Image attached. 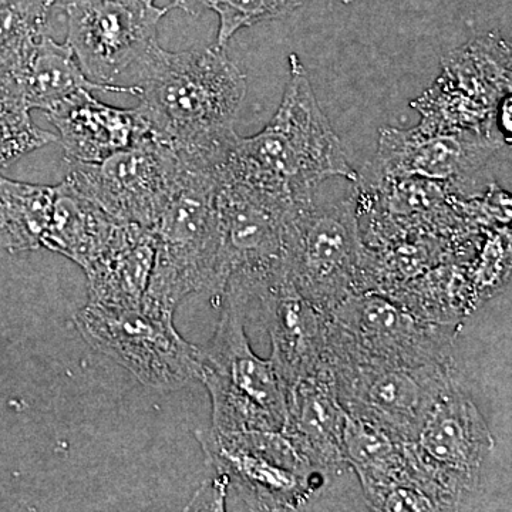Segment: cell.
Wrapping results in <instances>:
<instances>
[{"label": "cell", "instance_id": "6da1fadb", "mask_svg": "<svg viewBox=\"0 0 512 512\" xmlns=\"http://www.w3.org/2000/svg\"><path fill=\"white\" fill-rule=\"evenodd\" d=\"M137 69V109L156 140L183 156L220 161L247 94V76L225 47L167 52L158 45Z\"/></svg>", "mask_w": 512, "mask_h": 512}, {"label": "cell", "instance_id": "7a4b0ae2", "mask_svg": "<svg viewBox=\"0 0 512 512\" xmlns=\"http://www.w3.org/2000/svg\"><path fill=\"white\" fill-rule=\"evenodd\" d=\"M288 63V84L274 117L255 136L237 134L218 173L295 205L311 200L332 178L356 183L357 171L316 99L301 57L292 53Z\"/></svg>", "mask_w": 512, "mask_h": 512}, {"label": "cell", "instance_id": "3957f363", "mask_svg": "<svg viewBox=\"0 0 512 512\" xmlns=\"http://www.w3.org/2000/svg\"><path fill=\"white\" fill-rule=\"evenodd\" d=\"M178 154V153H177ZM183 171L173 197L151 231L156 255L143 302L175 312L188 296L222 288L217 161L181 156Z\"/></svg>", "mask_w": 512, "mask_h": 512}, {"label": "cell", "instance_id": "277c9868", "mask_svg": "<svg viewBox=\"0 0 512 512\" xmlns=\"http://www.w3.org/2000/svg\"><path fill=\"white\" fill-rule=\"evenodd\" d=\"M357 191L338 201L293 205L286 220L284 285L319 311L332 313L362 292L367 248Z\"/></svg>", "mask_w": 512, "mask_h": 512}, {"label": "cell", "instance_id": "5b68a950", "mask_svg": "<svg viewBox=\"0 0 512 512\" xmlns=\"http://www.w3.org/2000/svg\"><path fill=\"white\" fill-rule=\"evenodd\" d=\"M210 474L224 488L227 507L299 511L318 500L330 480L293 447L282 431H195Z\"/></svg>", "mask_w": 512, "mask_h": 512}, {"label": "cell", "instance_id": "8992f818", "mask_svg": "<svg viewBox=\"0 0 512 512\" xmlns=\"http://www.w3.org/2000/svg\"><path fill=\"white\" fill-rule=\"evenodd\" d=\"M221 316L208 345L201 348L198 380L211 399V429L282 431L286 390L271 359L256 356L245 332L247 309L222 296Z\"/></svg>", "mask_w": 512, "mask_h": 512}, {"label": "cell", "instance_id": "52a82bcc", "mask_svg": "<svg viewBox=\"0 0 512 512\" xmlns=\"http://www.w3.org/2000/svg\"><path fill=\"white\" fill-rule=\"evenodd\" d=\"M217 204L224 284L220 299L228 296L247 309L284 285L285 229L293 204L221 175Z\"/></svg>", "mask_w": 512, "mask_h": 512}, {"label": "cell", "instance_id": "ba28073f", "mask_svg": "<svg viewBox=\"0 0 512 512\" xmlns=\"http://www.w3.org/2000/svg\"><path fill=\"white\" fill-rule=\"evenodd\" d=\"M82 338L151 389H181L200 375L201 348L178 333L174 313L141 301L128 308L87 302L74 316Z\"/></svg>", "mask_w": 512, "mask_h": 512}, {"label": "cell", "instance_id": "9c48e42d", "mask_svg": "<svg viewBox=\"0 0 512 512\" xmlns=\"http://www.w3.org/2000/svg\"><path fill=\"white\" fill-rule=\"evenodd\" d=\"M328 360L426 366L453 363L448 325L420 318L382 295L355 293L329 315Z\"/></svg>", "mask_w": 512, "mask_h": 512}, {"label": "cell", "instance_id": "30bf717a", "mask_svg": "<svg viewBox=\"0 0 512 512\" xmlns=\"http://www.w3.org/2000/svg\"><path fill=\"white\" fill-rule=\"evenodd\" d=\"M440 77L414 100L421 133H498L497 111L511 93V46L487 33L441 59ZM501 133V131H500Z\"/></svg>", "mask_w": 512, "mask_h": 512}, {"label": "cell", "instance_id": "8fae6325", "mask_svg": "<svg viewBox=\"0 0 512 512\" xmlns=\"http://www.w3.org/2000/svg\"><path fill=\"white\" fill-rule=\"evenodd\" d=\"M336 393L345 412L413 443L440 397L457 379L454 363L393 366L330 360Z\"/></svg>", "mask_w": 512, "mask_h": 512}, {"label": "cell", "instance_id": "7c38bea8", "mask_svg": "<svg viewBox=\"0 0 512 512\" xmlns=\"http://www.w3.org/2000/svg\"><path fill=\"white\" fill-rule=\"evenodd\" d=\"M64 180L119 222L153 228L173 197L183 160L154 137L99 163H67Z\"/></svg>", "mask_w": 512, "mask_h": 512}, {"label": "cell", "instance_id": "4fadbf2b", "mask_svg": "<svg viewBox=\"0 0 512 512\" xmlns=\"http://www.w3.org/2000/svg\"><path fill=\"white\" fill-rule=\"evenodd\" d=\"M66 43L84 74L104 86L137 67L158 46L157 30L170 8L143 0H64Z\"/></svg>", "mask_w": 512, "mask_h": 512}, {"label": "cell", "instance_id": "5bb4252c", "mask_svg": "<svg viewBox=\"0 0 512 512\" xmlns=\"http://www.w3.org/2000/svg\"><path fill=\"white\" fill-rule=\"evenodd\" d=\"M412 447L454 507L476 488L495 440L458 377L431 410Z\"/></svg>", "mask_w": 512, "mask_h": 512}, {"label": "cell", "instance_id": "9a60e30c", "mask_svg": "<svg viewBox=\"0 0 512 512\" xmlns=\"http://www.w3.org/2000/svg\"><path fill=\"white\" fill-rule=\"evenodd\" d=\"M505 146L501 133H421L384 127L377 153L355 184H372L384 178L417 177L458 185L480 171Z\"/></svg>", "mask_w": 512, "mask_h": 512}, {"label": "cell", "instance_id": "2e32d148", "mask_svg": "<svg viewBox=\"0 0 512 512\" xmlns=\"http://www.w3.org/2000/svg\"><path fill=\"white\" fill-rule=\"evenodd\" d=\"M126 93L136 96L138 87L104 86L90 80L66 42H55L46 33L23 40L0 63V101L32 111H50L74 94Z\"/></svg>", "mask_w": 512, "mask_h": 512}, {"label": "cell", "instance_id": "e0dca14e", "mask_svg": "<svg viewBox=\"0 0 512 512\" xmlns=\"http://www.w3.org/2000/svg\"><path fill=\"white\" fill-rule=\"evenodd\" d=\"M346 417L329 367L299 380L286 392L282 433L306 461L332 481L349 470L343 451Z\"/></svg>", "mask_w": 512, "mask_h": 512}, {"label": "cell", "instance_id": "ac0fdd59", "mask_svg": "<svg viewBox=\"0 0 512 512\" xmlns=\"http://www.w3.org/2000/svg\"><path fill=\"white\" fill-rule=\"evenodd\" d=\"M47 119L59 131L67 163H99L154 137L140 110L101 103L89 90L47 111Z\"/></svg>", "mask_w": 512, "mask_h": 512}, {"label": "cell", "instance_id": "d6986e66", "mask_svg": "<svg viewBox=\"0 0 512 512\" xmlns=\"http://www.w3.org/2000/svg\"><path fill=\"white\" fill-rule=\"evenodd\" d=\"M271 336L274 362L285 390L329 369L328 313L319 311L288 288L261 302Z\"/></svg>", "mask_w": 512, "mask_h": 512}, {"label": "cell", "instance_id": "ffe728a7", "mask_svg": "<svg viewBox=\"0 0 512 512\" xmlns=\"http://www.w3.org/2000/svg\"><path fill=\"white\" fill-rule=\"evenodd\" d=\"M156 237L150 228L119 222L109 244L84 268L89 302L128 308L140 305L150 284Z\"/></svg>", "mask_w": 512, "mask_h": 512}, {"label": "cell", "instance_id": "44dd1931", "mask_svg": "<svg viewBox=\"0 0 512 512\" xmlns=\"http://www.w3.org/2000/svg\"><path fill=\"white\" fill-rule=\"evenodd\" d=\"M119 221L66 180L56 185L52 221L43 248L87 268L109 244Z\"/></svg>", "mask_w": 512, "mask_h": 512}, {"label": "cell", "instance_id": "7402d4cb", "mask_svg": "<svg viewBox=\"0 0 512 512\" xmlns=\"http://www.w3.org/2000/svg\"><path fill=\"white\" fill-rule=\"evenodd\" d=\"M343 451L349 470L355 471L362 484L367 503L409 476V443L397 441L379 427L349 414L343 431Z\"/></svg>", "mask_w": 512, "mask_h": 512}, {"label": "cell", "instance_id": "603a6c76", "mask_svg": "<svg viewBox=\"0 0 512 512\" xmlns=\"http://www.w3.org/2000/svg\"><path fill=\"white\" fill-rule=\"evenodd\" d=\"M56 185H36L0 175V249L43 248L55 204Z\"/></svg>", "mask_w": 512, "mask_h": 512}, {"label": "cell", "instance_id": "cb8c5ba5", "mask_svg": "<svg viewBox=\"0 0 512 512\" xmlns=\"http://www.w3.org/2000/svg\"><path fill=\"white\" fill-rule=\"evenodd\" d=\"M60 3L64 0H0V63L23 40L46 33Z\"/></svg>", "mask_w": 512, "mask_h": 512}, {"label": "cell", "instance_id": "d4e9b609", "mask_svg": "<svg viewBox=\"0 0 512 512\" xmlns=\"http://www.w3.org/2000/svg\"><path fill=\"white\" fill-rule=\"evenodd\" d=\"M309 0H210L208 9L220 19L217 45L227 46L229 40L241 29L256 23L284 18L308 3Z\"/></svg>", "mask_w": 512, "mask_h": 512}, {"label": "cell", "instance_id": "484cf974", "mask_svg": "<svg viewBox=\"0 0 512 512\" xmlns=\"http://www.w3.org/2000/svg\"><path fill=\"white\" fill-rule=\"evenodd\" d=\"M52 143L56 134L37 127L29 110L0 101V170Z\"/></svg>", "mask_w": 512, "mask_h": 512}, {"label": "cell", "instance_id": "4316f807", "mask_svg": "<svg viewBox=\"0 0 512 512\" xmlns=\"http://www.w3.org/2000/svg\"><path fill=\"white\" fill-rule=\"evenodd\" d=\"M208 6H210V0H173V3L168 8L170 10L181 9L187 12L188 15L198 16L205 12Z\"/></svg>", "mask_w": 512, "mask_h": 512}, {"label": "cell", "instance_id": "83f0119b", "mask_svg": "<svg viewBox=\"0 0 512 512\" xmlns=\"http://www.w3.org/2000/svg\"><path fill=\"white\" fill-rule=\"evenodd\" d=\"M339 2H342V3H352V2H355V0H339Z\"/></svg>", "mask_w": 512, "mask_h": 512}, {"label": "cell", "instance_id": "f1b7e54d", "mask_svg": "<svg viewBox=\"0 0 512 512\" xmlns=\"http://www.w3.org/2000/svg\"><path fill=\"white\" fill-rule=\"evenodd\" d=\"M143 2H146V3H154V0H143Z\"/></svg>", "mask_w": 512, "mask_h": 512}]
</instances>
